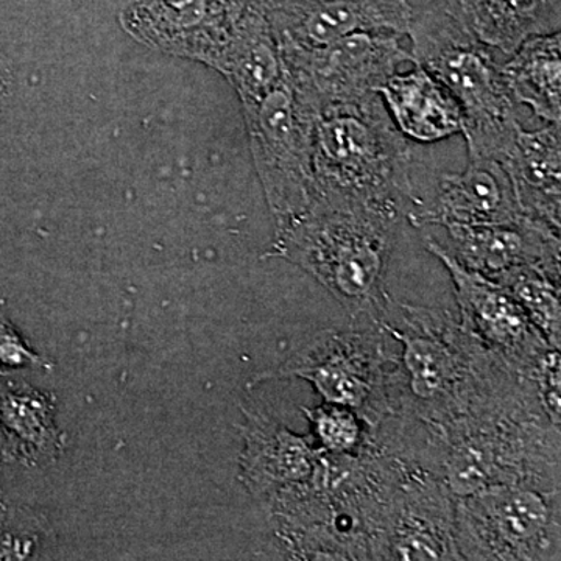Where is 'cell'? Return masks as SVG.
I'll return each instance as SVG.
<instances>
[{"label":"cell","instance_id":"1","mask_svg":"<svg viewBox=\"0 0 561 561\" xmlns=\"http://www.w3.org/2000/svg\"><path fill=\"white\" fill-rule=\"evenodd\" d=\"M424 426L432 471L456 497L496 485L560 491V426L527 376L497 383L442 426Z\"/></svg>","mask_w":561,"mask_h":561},{"label":"cell","instance_id":"2","mask_svg":"<svg viewBox=\"0 0 561 561\" xmlns=\"http://www.w3.org/2000/svg\"><path fill=\"white\" fill-rule=\"evenodd\" d=\"M402 214L401 198L317 190L279 225L275 253L319 280L346 311L375 320L390 301L386 278Z\"/></svg>","mask_w":561,"mask_h":561},{"label":"cell","instance_id":"3","mask_svg":"<svg viewBox=\"0 0 561 561\" xmlns=\"http://www.w3.org/2000/svg\"><path fill=\"white\" fill-rule=\"evenodd\" d=\"M373 321L402 348L391 371L390 416L442 426L516 371L440 309L390 300Z\"/></svg>","mask_w":561,"mask_h":561},{"label":"cell","instance_id":"4","mask_svg":"<svg viewBox=\"0 0 561 561\" xmlns=\"http://www.w3.org/2000/svg\"><path fill=\"white\" fill-rule=\"evenodd\" d=\"M412 58L442 81L463 110L468 158L500 161L522 127L493 49L437 5L413 16Z\"/></svg>","mask_w":561,"mask_h":561},{"label":"cell","instance_id":"5","mask_svg":"<svg viewBox=\"0 0 561 561\" xmlns=\"http://www.w3.org/2000/svg\"><path fill=\"white\" fill-rule=\"evenodd\" d=\"M317 190L413 202L412 150L379 94L321 106L313 122Z\"/></svg>","mask_w":561,"mask_h":561},{"label":"cell","instance_id":"6","mask_svg":"<svg viewBox=\"0 0 561 561\" xmlns=\"http://www.w3.org/2000/svg\"><path fill=\"white\" fill-rule=\"evenodd\" d=\"M394 359L386 331L350 328L327 331L251 386L267 379L301 378L312 383L328 404L351 409L373 432L391 415L390 378Z\"/></svg>","mask_w":561,"mask_h":561},{"label":"cell","instance_id":"7","mask_svg":"<svg viewBox=\"0 0 561 561\" xmlns=\"http://www.w3.org/2000/svg\"><path fill=\"white\" fill-rule=\"evenodd\" d=\"M461 560H553L560 553V491L496 485L456 501Z\"/></svg>","mask_w":561,"mask_h":561},{"label":"cell","instance_id":"8","mask_svg":"<svg viewBox=\"0 0 561 561\" xmlns=\"http://www.w3.org/2000/svg\"><path fill=\"white\" fill-rule=\"evenodd\" d=\"M245 108L257 169L279 227L298 216L316 195L317 110L295 90L286 73L261 101Z\"/></svg>","mask_w":561,"mask_h":561},{"label":"cell","instance_id":"9","mask_svg":"<svg viewBox=\"0 0 561 561\" xmlns=\"http://www.w3.org/2000/svg\"><path fill=\"white\" fill-rule=\"evenodd\" d=\"M394 32H354L321 46L278 43L284 73L305 101L319 111L330 103L378 94L400 66L412 62Z\"/></svg>","mask_w":561,"mask_h":561},{"label":"cell","instance_id":"10","mask_svg":"<svg viewBox=\"0 0 561 561\" xmlns=\"http://www.w3.org/2000/svg\"><path fill=\"white\" fill-rule=\"evenodd\" d=\"M400 457L376 560H461L456 541L457 497L437 474L411 457Z\"/></svg>","mask_w":561,"mask_h":561},{"label":"cell","instance_id":"11","mask_svg":"<svg viewBox=\"0 0 561 561\" xmlns=\"http://www.w3.org/2000/svg\"><path fill=\"white\" fill-rule=\"evenodd\" d=\"M424 243L448 268L461 327L516 371L534 378L548 351L556 346L546 341L522 306L500 284L463 267L432 236H424Z\"/></svg>","mask_w":561,"mask_h":561},{"label":"cell","instance_id":"12","mask_svg":"<svg viewBox=\"0 0 561 561\" xmlns=\"http://www.w3.org/2000/svg\"><path fill=\"white\" fill-rule=\"evenodd\" d=\"M243 413L239 478L251 496L268 507L308 485L327 451L317 448L311 437L294 434L272 416L245 409Z\"/></svg>","mask_w":561,"mask_h":561},{"label":"cell","instance_id":"13","mask_svg":"<svg viewBox=\"0 0 561 561\" xmlns=\"http://www.w3.org/2000/svg\"><path fill=\"white\" fill-rule=\"evenodd\" d=\"M413 227L512 224L524 219L512 181L500 161L468 158L459 173H446L430 203L408 209Z\"/></svg>","mask_w":561,"mask_h":561},{"label":"cell","instance_id":"14","mask_svg":"<svg viewBox=\"0 0 561 561\" xmlns=\"http://www.w3.org/2000/svg\"><path fill=\"white\" fill-rule=\"evenodd\" d=\"M451 247L463 267L496 280L513 268L537 265L560 275V231L524 219L512 224L449 225Z\"/></svg>","mask_w":561,"mask_h":561},{"label":"cell","instance_id":"15","mask_svg":"<svg viewBox=\"0 0 561 561\" xmlns=\"http://www.w3.org/2000/svg\"><path fill=\"white\" fill-rule=\"evenodd\" d=\"M279 43L321 46L354 32L408 35L412 22L405 0H275Z\"/></svg>","mask_w":561,"mask_h":561},{"label":"cell","instance_id":"16","mask_svg":"<svg viewBox=\"0 0 561 561\" xmlns=\"http://www.w3.org/2000/svg\"><path fill=\"white\" fill-rule=\"evenodd\" d=\"M500 162L523 216L560 231L561 125L534 131L519 127Z\"/></svg>","mask_w":561,"mask_h":561},{"label":"cell","instance_id":"17","mask_svg":"<svg viewBox=\"0 0 561 561\" xmlns=\"http://www.w3.org/2000/svg\"><path fill=\"white\" fill-rule=\"evenodd\" d=\"M231 11L221 0H133L121 20L133 35L153 44L192 39L217 65L230 39Z\"/></svg>","mask_w":561,"mask_h":561},{"label":"cell","instance_id":"18","mask_svg":"<svg viewBox=\"0 0 561 561\" xmlns=\"http://www.w3.org/2000/svg\"><path fill=\"white\" fill-rule=\"evenodd\" d=\"M391 121L408 140L431 144L463 131V110L451 91L412 61L405 72H394L378 92Z\"/></svg>","mask_w":561,"mask_h":561},{"label":"cell","instance_id":"19","mask_svg":"<svg viewBox=\"0 0 561 561\" xmlns=\"http://www.w3.org/2000/svg\"><path fill=\"white\" fill-rule=\"evenodd\" d=\"M434 5L505 55L530 36L560 32V0H435Z\"/></svg>","mask_w":561,"mask_h":561},{"label":"cell","instance_id":"20","mask_svg":"<svg viewBox=\"0 0 561 561\" xmlns=\"http://www.w3.org/2000/svg\"><path fill=\"white\" fill-rule=\"evenodd\" d=\"M54 397L28 386L0 389V454L27 467L54 463L65 453Z\"/></svg>","mask_w":561,"mask_h":561},{"label":"cell","instance_id":"21","mask_svg":"<svg viewBox=\"0 0 561 561\" xmlns=\"http://www.w3.org/2000/svg\"><path fill=\"white\" fill-rule=\"evenodd\" d=\"M560 32L524 41L501 66L512 101L529 106L546 124L561 125Z\"/></svg>","mask_w":561,"mask_h":561},{"label":"cell","instance_id":"22","mask_svg":"<svg viewBox=\"0 0 561 561\" xmlns=\"http://www.w3.org/2000/svg\"><path fill=\"white\" fill-rule=\"evenodd\" d=\"M494 283L508 291L546 341L560 350V275L537 265L513 268Z\"/></svg>","mask_w":561,"mask_h":561},{"label":"cell","instance_id":"23","mask_svg":"<svg viewBox=\"0 0 561 561\" xmlns=\"http://www.w3.org/2000/svg\"><path fill=\"white\" fill-rule=\"evenodd\" d=\"M301 411L311 423L320 448L334 456H360L375 442V432H368L367 424L343 405L324 402L320 408Z\"/></svg>","mask_w":561,"mask_h":561},{"label":"cell","instance_id":"24","mask_svg":"<svg viewBox=\"0 0 561 561\" xmlns=\"http://www.w3.org/2000/svg\"><path fill=\"white\" fill-rule=\"evenodd\" d=\"M41 541L43 526L38 516L7 504L0 507V560L33 559Z\"/></svg>","mask_w":561,"mask_h":561},{"label":"cell","instance_id":"25","mask_svg":"<svg viewBox=\"0 0 561 561\" xmlns=\"http://www.w3.org/2000/svg\"><path fill=\"white\" fill-rule=\"evenodd\" d=\"M46 362L22 339L20 331L0 316V370H25L44 367Z\"/></svg>","mask_w":561,"mask_h":561},{"label":"cell","instance_id":"26","mask_svg":"<svg viewBox=\"0 0 561 561\" xmlns=\"http://www.w3.org/2000/svg\"><path fill=\"white\" fill-rule=\"evenodd\" d=\"M225 2L230 3L231 10L234 11L236 16H238V14L242 13L247 0H225Z\"/></svg>","mask_w":561,"mask_h":561},{"label":"cell","instance_id":"27","mask_svg":"<svg viewBox=\"0 0 561 561\" xmlns=\"http://www.w3.org/2000/svg\"><path fill=\"white\" fill-rule=\"evenodd\" d=\"M2 90H3V73H2V68H0V94H2Z\"/></svg>","mask_w":561,"mask_h":561},{"label":"cell","instance_id":"28","mask_svg":"<svg viewBox=\"0 0 561 561\" xmlns=\"http://www.w3.org/2000/svg\"><path fill=\"white\" fill-rule=\"evenodd\" d=\"M3 504H7V502L3 501L2 489H0V507H2Z\"/></svg>","mask_w":561,"mask_h":561}]
</instances>
